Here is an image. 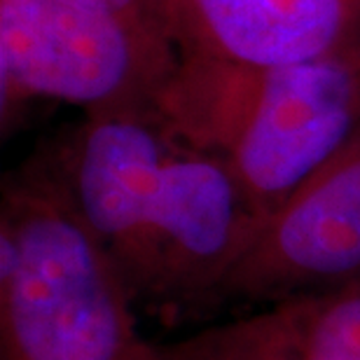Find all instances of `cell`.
I'll list each match as a JSON object with an SVG mask.
<instances>
[{
    "label": "cell",
    "mask_w": 360,
    "mask_h": 360,
    "mask_svg": "<svg viewBox=\"0 0 360 360\" xmlns=\"http://www.w3.org/2000/svg\"><path fill=\"white\" fill-rule=\"evenodd\" d=\"M40 155L139 309H211L260 225L225 162L155 105L84 115Z\"/></svg>",
    "instance_id": "cell-1"
},
{
    "label": "cell",
    "mask_w": 360,
    "mask_h": 360,
    "mask_svg": "<svg viewBox=\"0 0 360 360\" xmlns=\"http://www.w3.org/2000/svg\"><path fill=\"white\" fill-rule=\"evenodd\" d=\"M157 112L267 220L360 134V49L276 68L180 59Z\"/></svg>",
    "instance_id": "cell-2"
},
{
    "label": "cell",
    "mask_w": 360,
    "mask_h": 360,
    "mask_svg": "<svg viewBox=\"0 0 360 360\" xmlns=\"http://www.w3.org/2000/svg\"><path fill=\"white\" fill-rule=\"evenodd\" d=\"M136 302L40 153L3 180L0 358L162 360Z\"/></svg>",
    "instance_id": "cell-3"
},
{
    "label": "cell",
    "mask_w": 360,
    "mask_h": 360,
    "mask_svg": "<svg viewBox=\"0 0 360 360\" xmlns=\"http://www.w3.org/2000/svg\"><path fill=\"white\" fill-rule=\"evenodd\" d=\"M178 61L162 19L87 0H0L5 131L35 101L77 105L84 115L150 108Z\"/></svg>",
    "instance_id": "cell-4"
},
{
    "label": "cell",
    "mask_w": 360,
    "mask_h": 360,
    "mask_svg": "<svg viewBox=\"0 0 360 360\" xmlns=\"http://www.w3.org/2000/svg\"><path fill=\"white\" fill-rule=\"evenodd\" d=\"M360 281V134L257 225L213 297L269 307Z\"/></svg>",
    "instance_id": "cell-5"
},
{
    "label": "cell",
    "mask_w": 360,
    "mask_h": 360,
    "mask_svg": "<svg viewBox=\"0 0 360 360\" xmlns=\"http://www.w3.org/2000/svg\"><path fill=\"white\" fill-rule=\"evenodd\" d=\"M180 59L276 68L360 49V0H160Z\"/></svg>",
    "instance_id": "cell-6"
},
{
    "label": "cell",
    "mask_w": 360,
    "mask_h": 360,
    "mask_svg": "<svg viewBox=\"0 0 360 360\" xmlns=\"http://www.w3.org/2000/svg\"><path fill=\"white\" fill-rule=\"evenodd\" d=\"M162 360H360V281L157 344Z\"/></svg>",
    "instance_id": "cell-7"
},
{
    "label": "cell",
    "mask_w": 360,
    "mask_h": 360,
    "mask_svg": "<svg viewBox=\"0 0 360 360\" xmlns=\"http://www.w3.org/2000/svg\"><path fill=\"white\" fill-rule=\"evenodd\" d=\"M87 3L108 7V10H115V12L139 14V17H153V19L164 21L160 0H87Z\"/></svg>",
    "instance_id": "cell-8"
}]
</instances>
